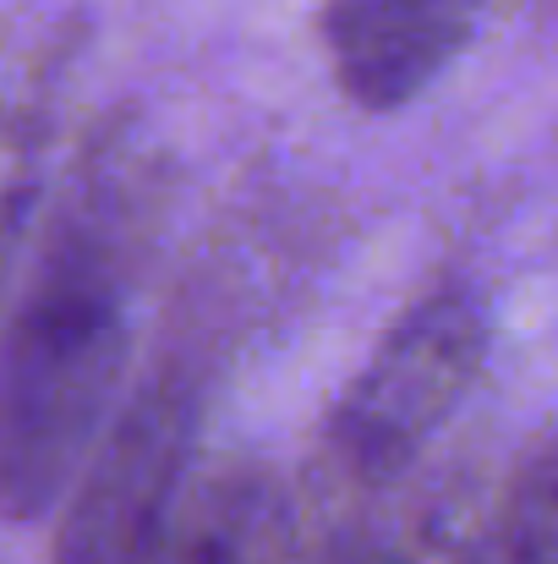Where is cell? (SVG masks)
<instances>
[{
  "mask_svg": "<svg viewBox=\"0 0 558 564\" xmlns=\"http://www.w3.org/2000/svg\"><path fill=\"white\" fill-rule=\"evenodd\" d=\"M154 203L116 149L77 165L17 280L0 383V494L17 521L55 510L121 411L132 285Z\"/></svg>",
  "mask_w": 558,
  "mask_h": 564,
  "instance_id": "1",
  "label": "cell"
},
{
  "mask_svg": "<svg viewBox=\"0 0 558 564\" xmlns=\"http://www.w3.org/2000/svg\"><path fill=\"white\" fill-rule=\"evenodd\" d=\"M197 378L160 368L77 471L55 564H296V499L274 466L197 438Z\"/></svg>",
  "mask_w": 558,
  "mask_h": 564,
  "instance_id": "2",
  "label": "cell"
},
{
  "mask_svg": "<svg viewBox=\"0 0 558 564\" xmlns=\"http://www.w3.org/2000/svg\"><path fill=\"white\" fill-rule=\"evenodd\" d=\"M482 362L488 318L460 285H438L411 302L329 416V477L340 488L394 482L471 394Z\"/></svg>",
  "mask_w": 558,
  "mask_h": 564,
  "instance_id": "3",
  "label": "cell"
},
{
  "mask_svg": "<svg viewBox=\"0 0 558 564\" xmlns=\"http://www.w3.org/2000/svg\"><path fill=\"white\" fill-rule=\"evenodd\" d=\"M488 0H329L324 50L362 110L411 105L471 44Z\"/></svg>",
  "mask_w": 558,
  "mask_h": 564,
  "instance_id": "4",
  "label": "cell"
},
{
  "mask_svg": "<svg viewBox=\"0 0 558 564\" xmlns=\"http://www.w3.org/2000/svg\"><path fill=\"white\" fill-rule=\"evenodd\" d=\"M444 564H558V438L521 460L482 532Z\"/></svg>",
  "mask_w": 558,
  "mask_h": 564,
  "instance_id": "5",
  "label": "cell"
},
{
  "mask_svg": "<svg viewBox=\"0 0 558 564\" xmlns=\"http://www.w3.org/2000/svg\"><path fill=\"white\" fill-rule=\"evenodd\" d=\"M335 564H444V560H433V554H416V549H362V554H340Z\"/></svg>",
  "mask_w": 558,
  "mask_h": 564,
  "instance_id": "6",
  "label": "cell"
}]
</instances>
